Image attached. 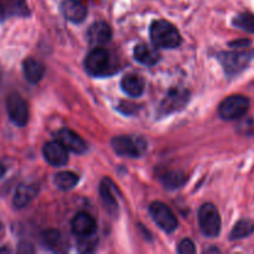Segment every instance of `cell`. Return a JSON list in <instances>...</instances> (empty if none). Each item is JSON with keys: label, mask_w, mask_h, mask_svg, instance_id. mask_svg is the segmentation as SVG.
<instances>
[{"label": "cell", "mask_w": 254, "mask_h": 254, "mask_svg": "<svg viewBox=\"0 0 254 254\" xmlns=\"http://www.w3.org/2000/svg\"><path fill=\"white\" fill-rule=\"evenodd\" d=\"M150 39L159 49H176L181 44L179 30L166 20H156L151 24Z\"/></svg>", "instance_id": "cell-1"}, {"label": "cell", "mask_w": 254, "mask_h": 254, "mask_svg": "<svg viewBox=\"0 0 254 254\" xmlns=\"http://www.w3.org/2000/svg\"><path fill=\"white\" fill-rule=\"evenodd\" d=\"M112 148L118 155L127 158H140L148 150V143L136 135H119L112 140Z\"/></svg>", "instance_id": "cell-2"}, {"label": "cell", "mask_w": 254, "mask_h": 254, "mask_svg": "<svg viewBox=\"0 0 254 254\" xmlns=\"http://www.w3.org/2000/svg\"><path fill=\"white\" fill-rule=\"evenodd\" d=\"M250 109V99L241 94L230 96L221 102L218 114L225 121H236L245 116Z\"/></svg>", "instance_id": "cell-3"}, {"label": "cell", "mask_w": 254, "mask_h": 254, "mask_svg": "<svg viewBox=\"0 0 254 254\" xmlns=\"http://www.w3.org/2000/svg\"><path fill=\"white\" fill-rule=\"evenodd\" d=\"M198 223L201 232L206 237H217L221 232V216L212 203H205L198 211Z\"/></svg>", "instance_id": "cell-4"}, {"label": "cell", "mask_w": 254, "mask_h": 254, "mask_svg": "<svg viewBox=\"0 0 254 254\" xmlns=\"http://www.w3.org/2000/svg\"><path fill=\"white\" fill-rule=\"evenodd\" d=\"M254 57L252 52H222L218 55V60L222 64L228 76H236L250 64Z\"/></svg>", "instance_id": "cell-5"}, {"label": "cell", "mask_w": 254, "mask_h": 254, "mask_svg": "<svg viewBox=\"0 0 254 254\" xmlns=\"http://www.w3.org/2000/svg\"><path fill=\"white\" fill-rule=\"evenodd\" d=\"M84 67L91 76L106 74L111 67V57H109L108 51L101 47H96L89 51L84 60Z\"/></svg>", "instance_id": "cell-6"}, {"label": "cell", "mask_w": 254, "mask_h": 254, "mask_svg": "<svg viewBox=\"0 0 254 254\" xmlns=\"http://www.w3.org/2000/svg\"><path fill=\"white\" fill-rule=\"evenodd\" d=\"M154 222L166 233H173L178 228V220L173 211L163 202H153L149 207Z\"/></svg>", "instance_id": "cell-7"}, {"label": "cell", "mask_w": 254, "mask_h": 254, "mask_svg": "<svg viewBox=\"0 0 254 254\" xmlns=\"http://www.w3.org/2000/svg\"><path fill=\"white\" fill-rule=\"evenodd\" d=\"M6 111L15 126L24 127L29 122V107L20 94L11 93L6 98Z\"/></svg>", "instance_id": "cell-8"}, {"label": "cell", "mask_w": 254, "mask_h": 254, "mask_svg": "<svg viewBox=\"0 0 254 254\" xmlns=\"http://www.w3.org/2000/svg\"><path fill=\"white\" fill-rule=\"evenodd\" d=\"M190 93L188 89L176 87V88L170 89L165 96L164 101L161 102L160 113L161 114H170L173 112L180 111L188 104Z\"/></svg>", "instance_id": "cell-9"}, {"label": "cell", "mask_w": 254, "mask_h": 254, "mask_svg": "<svg viewBox=\"0 0 254 254\" xmlns=\"http://www.w3.org/2000/svg\"><path fill=\"white\" fill-rule=\"evenodd\" d=\"M56 140H59L67 150L74 154H84L88 149L86 141L71 129H60L56 134Z\"/></svg>", "instance_id": "cell-10"}, {"label": "cell", "mask_w": 254, "mask_h": 254, "mask_svg": "<svg viewBox=\"0 0 254 254\" xmlns=\"http://www.w3.org/2000/svg\"><path fill=\"white\" fill-rule=\"evenodd\" d=\"M44 158L50 165L64 166L68 161V150L59 140L49 141L44 146Z\"/></svg>", "instance_id": "cell-11"}, {"label": "cell", "mask_w": 254, "mask_h": 254, "mask_svg": "<svg viewBox=\"0 0 254 254\" xmlns=\"http://www.w3.org/2000/svg\"><path fill=\"white\" fill-rule=\"evenodd\" d=\"M72 232L77 236V237H88L96 233L97 223L96 220L92 217L89 213L79 212L73 217L71 222Z\"/></svg>", "instance_id": "cell-12"}, {"label": "cell", "mask_w": 254, "mask_h": 254, "mask_svg": "<svg viewBox=\"0 0 254 254\" xmlns=\"http://www.w3.org/2000/svg\"><path fill=\"white\" fill-rule=\"evenodd\" d=\"M99 192H101V197L108 212L112 213V215L118 213V190H117L111 179H103L102 180L101 186H99Z\"/></svg>", "instance_id": "cell-13"}, {"label": "cell", "mask_w": 254, "mask_h": 254, "mask_svg": "<svg viewBox=\"0 0 254 254\" xmlns=\"http://www.w3.org/2000/svg\"><path fill=\"white\" fill-rule=\"evenodd\" d=\"M87 39L91 45L94 46H101L107 44L112 39V29L107 22L97 21L89 26L87 31Z\"/></svg>", "instance_id": "cell-14"}, {"label": "cell", "mask_w": 254, "mask_h": 254, "mask_svg": "<svg viewBox=\"0 0 254 254\" xmlns=\"http://www.w3.org/2000/svg\"><path fill=\"white\" fill-rule=\"evenodd\" d=\"M61 11L67 20L72 22H82L86 19L87 7L81 0H64Z\"/></svg>", "instance_id": "cell-15"}, {"label": "cell", "mask_w": 254, "mask_h": 254, "mask_svg": "<svg viewBox=\"0 0 254 254\" xmlns=\"http://www.w3.org/2000/svg\"><path fill=\"white\" fill-rule=\"evenodd\" d=\"M37 184H21L16 189L14 195V206L16 208H22L29 205L39 193Z\"/></svg>", "instance_id": "cell-16"}, {"label": "cell", "mask_w": 254, "mask_h": 254, "mask_svg": "<svg viewBox=\"0 0 254 254\" xmlns=\"http://www.w3.org/2000/svg\"><path fill=\"white\" fill-rule=\"evenodd\" d=\"M134 59L141 64L145 66H154L160 60V54L156 51V49L149 46V45L140 44L136 45L134 49Z\"/></svg>", "instance_id": "cell-17"}, {"label": "cell", "mask_w": 254, "mask_h": 254, "mask_svg": "<svg viewBox=\"0 0 254 254\" xmlns=\"http://www.w3.org/2000/svg\"><path fill=\"white\" fill-rule=\"evenodd\" d=\"M122 89L124 93H127L130 97H139L144 92L145 88V82L139 74H127L122 78L121 82Z\"/></svg>", "instance_id": "cell-18"}, {"label": "cell", "mask_w": 254, "mask_h": 254, "mask_svg": "<svg viewBox=\"0 0 254 254\" xmlns=\"http://www.w3.org/2000/svg\"><path fill=\"white\" fill-rule=\"evenodd\" d=\"M22 71H24L25 77L30 83H39L45 74V67L37 60L29 57L22 64Z\"/></svg>", "instance_id": "cell-19"}, {"label": "cell", "mask_w": 254, "mask_h": 254, "mask_svg": "<svg viewBox=\"0 0 254 254\" xmlns=\"http://www.w3.org/2000/svg\"><path fill=\"white\" fill-rule=\"evenodd\" d=\"M160 181L168 190H175V189L181 188L185 184L186 176L183 171L171 170L166 171L160 178Z\"/></svg>", "instance_id": "cell-20"}, {"label": "cell", "mask_w": 254, "mask_h": 254, "mask_svg": "<svg viewBox=\"0 0 254 254\" xmlns=\"http://www.w3.org/2000/svg\"><path fill=\"white\" fill-rule=\"evenodd\" d=\"M254 232V221L250 218H243V220L238 221L235 225L233 230L231 231L230 238L232 241L242 240V238L248 237Z\"/></svg>", "instance_id": "cell-21"}, {"label": "cell", "mask_w": 254, "mask_h": 254, "mask_svg": "<svg viewBox=\"0 0 254 254\" xmlns=\"http://www.w3.org/2000/svg\"><path fill=\"white\" fill-rule=\"evenodd\" d=\"M78 176L74 173H71V171H62V173H59L55 175V185L57 186L61 190H71L78 183Z\"/></svg>", "instance_id": "cell-22"}, {"label": "cell", "mask_w": 254, "mask_h": 254, "mask_svg": "<svg viewBox=\"0 0 254 254\" xmlns=\"http://www.w3.org/2000/svg\"><path fill=\"white\" fill-rule=\"evenodd\" d=\"M233 25L238 29H242L245 31L251 32V34H254V15L250 14V12L238 14L233 19Z\"/></svg>", "instance_id": "cell-23"}, {"label": "cell", "mask_w": 254, "mask_h": 254, "mask_svg": "<svg viewBox=\"0 0 254 254\" xmlns=\"http://www.w3.org/2000/svg\"><path fill=\"white\" fill-rule=\"evenodd\" d=\"M178 252L180 254H193L196 253V247L192 241L186 238V240H183L180 242L178 247Z\"/></svg>", "instance_id": "cell-24"}, {"label": "cell", "mask_w": 254, "mask_h": 254, "mask_svg": "<svg viewBox=\"0 0 254 254\" xmlns=\"http://www.w3.org/2000/svg\"><path fill=\"white\" fill-rule=\"evenodd\" d=\"M93 236L94 235L81 238V245H79L81 246V248H79V250H81L82 252H91V251H93V248L96 247L97 240L93 237Z\"/></svg>", "instance_id": "cell-25"}, {"label": "cell", "mask_w": 254, "mask_h": 254, "mask_svg": "<svg viewBox=\"0 0 254 254\" xmlns=\"http://www.w3.org/2000/svg\"><path fill=\"white\" fill-rule=\"evenodd\" d=\"M252 44V41L251 40H237V41H232L230 42V46L231 47H235V49H242V47H247L248 45Z\"/></svg>", "instance_id": "cell-26"}, {"label": "cell", "mask_w": 254, "mask_h": 254, "mask_svg": "<svg viewBox=\"0 0 254 254\" xmlns=\"http://www.w3.org/2000/svg\"><path fill=\"white\" fill-rule=\"evenodd\" d=\"M5 173H6V169H5L4 165L0 164V179H2V176L5 175Z\"/></svg>", "instance_id": "cell-27"}]
</instances>
